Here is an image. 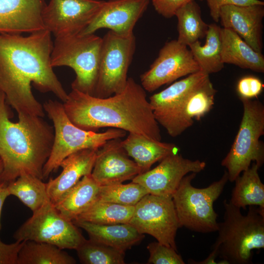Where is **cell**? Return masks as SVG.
Masks as SVG:
<instances>
[{
	"mask_svg": "<svg viewBox=\"0 0 264 264\" xmlns=\"http://www.w3.org/2000/svg\"><path fill=\"white\" fill-rule=\"evenodd\" d=\"M51 34L45 29L27 36L0 33V91L18 115H44L31 85L42 92H52L63 102L67 99L68 94L51 65Z\"/></svg>",
	"mask_w": 264,
	"mask_h": 264,
	"instance_id": "1",
	"label": "cell"
},
{
	"mask_svg": "<svg viewBox=\"0 0 264 264\" xmlns=\"http://www.w3.org/2000/svg\"><path fill=\"white\" fill-rule=\"evenodd\" d=\"M63 106L72 123L83 130L96 132L108 127L161 140L146 90L132 78H128L122 92L105 98L72 89Z\"/></svg>",
	"mask_w": 264,
	"mask_h": 264,
	"instance_id": "2",
	"label": "cell"
},
{
	"mask_svg": "<svg viewBox=\"0 0 264 264\" xmlns=\"http://www.w3.org/2000/svg\"><path fill=\"white\" fill-rule=\"evenodd\" d=\"M5 95L0 91V159L2 182L8 184L27 173L43 179L44 166L54 142V128L43 117L18 115L12 122Z\"/></svg>",
	"mask_w": 264,
	"mask_h": 264,
	"instance_id": "3",
	"label": "cell"
},
{
	"mask_svg": "<svg viewBox=\"0 0 264 264\" xmlns=\"http://www.w3.org/2000/svg\"><path fill=\"white\" fill-rule=\"evenodd\" d=\"M223 221L218 223V237L212 251L203 261L191 264H216L219 256L221 264H252V250L264 247V208L249 206L246 215L241 208L226 200Z\"/></svg>",
	"mask_w": 264,
	"mask_h": 264,
	"instance_id": "4",
	"label": "cell"
},
{
	"mask_svg": "<svg viewBox=\"0 0 264 264\" xmlns=\"http://www.w3.org/2000/svg\"><path fill=\"white\" fill-rule=\"evenodd\" d=\"M43 106L53 122L54 131L51 153L43 168V179L58 169L69 154L83 149H99L108 140L122 138L126 134V131L114 128L102 132L83 130L72 123L60 102L48 100Z\"/></svg>",
	"mask_w": 264,
	"mask_h": 264,
	"instance_id": "5",
	"label": "cell"
},
{
	"mask_svg": "<svg viewBox=\"0 0 264 264\" xmlns=\"http://www.w3.org/2000/svg\"><path fill=\"white\" fill-rule=\"evenodd\" d=\"M102 38L94 34L56 37L50 56L51 66H67L76 78L72 89L94 95L97 83Z\"/></svg>",
	"mask_w": 264,
	"mask_h": 264,
	"instance_id": "6",
	"label": "cell"
},
{
	"mask_svg": "<svg viewBox=\"0 0 264 264\" xmlns=\"http://www.w3.org/2000/svg\"><path fill=\"white\" fill-rule=\"evenodd\" d=\"M196 176V173H191L184 176L172 196L180 227L203 233L217 231L218 214L213 203L228 181L227 172L225 171L220 180L203 188L192 185Z\"/></svg>",
	"mask_w": 264,
	"mask_h": 264,
	"instance_id": "7",
	"label": "cell"
},
{
	"mask_svg": "<svg viewBox=\"0 0 264 264\" xmlns=\"http://www.w3.org/2000/svg\"><path fill=\"white\" fill-rule=\"evenodd\" d=\"M243 111L239 129L221 164L227 169L228 180L233 182L251 162L261 167L264 162V106L258 100L240 98Z\"/></svg>",
	"mask_w": 264,
	"mask_h": 264,
	"instance_id": "8",
	"label": "cell"
},
{
	"mask_svg": "<svg viewBox=\"0 0 264 264\" xmlns=\"http://www.w3.org/2000/svg\"><path fill=\"white\" fill-rule=\"evenodd\" d=\"M136 47L132 33L123 35L109 30L102 38L98 75L93 96L105 98L122 92Z\"/></svg>",
	"mask_w": 264,
	"mask_h": 264,
	"instance_id": "9",
	"label": "cell"
},
{
	"mask_svg": "<svg viewBox=\"0 0 264 264\" xmlns=\"http://www.w3.org/2000/svg\"><path fill=\"white\" fill-rule=\"evenodd\" d=\"M14 238L18 241H33L75 250L85 239L77 226L62 217L50 200L33 212Z\"/></svg>",
	"mask_w": 264,
	"mask_h": 264,
	"instance_id": "10",
	"label": "cell"
},
{
	"mask_svg": "<svg viewBox=\"0 0 264 264\" xmlns=\"http://www.w3.org/2000/svg\"><path fill=\"white\" fill-rule=\"evenodd\" d=\"M209 75L199 71L175 82L166 88L149 98L154 117L172 137L183 133L192 125L186 111L191 94Z\"/></svg>",
	"mask_w": 264,
	"mask_h": 264,
	"instance_id": "11",
	"label": "cell"
},
{
	"mask_svg": "<svg viewBox=\"0 0 264 264\" xmlns=\"http://www.w3.org/2000/svg\"><path fill=\"white\" fill-rule=\"evenodd\" d=\"M128 223L177 250L176 237L180 226L172 197L146 195L134 206Z\"/></svg>",
	"mask_w": 264,
	"mask_h": 264,
	"instance_id": "12",
	"label": "cell"
},
{
	"mask_svg": "<svg viewBox=\"0 0 264 264\" xmlns=\"http://www.w3.org/2000/svg\"><path fill=\"white\" fill-rule=\"evenodd\" d=\"M200 71L188 46L176 40L166 42L149 69L140 75L141 86L152 92L177 79Z\"/></svg>",
	"mask_w": 264,
	"mask_h": 264,
	"instance_id": "13",
	"label": "cell"
},
{
	"mask_svg": "<svg viewBox=\"0 0 264 264\" xmlns=\"http://www.w3.org/2000/svg\"><path fill=\"white\" fill-rule=\"evenodd\" d=\"M104 0H50L44 7V29L55 38L80 34L91 22Z\"/></svg>",
	"mask_w": 264,
	"mask_h": 264,
	"instance_id": "14",
	"label": "cell"
},
{
	"mask_svg": "<svg viewBox=\"0 0 264 264\" xmlns=\"http://www.w3.org/2000/svg\"><path fill=\"white\" fill-rule=\"evenodd\" d=\"M206 166L204 161L192 160L177 153L162 159L155 168L135 176L132 181L143 186L150 194L172 197L181 179L190 173H198Z\"/></svg>",
	"mask_w": 264,
	"mask_h": 264,
	"instance_id": "15",
	"label": "cell"
},
{
	"mask_svg": "<svg viewBox=\"0 0 264 264\" xmlns=\"http://www.w3.org/2000/svg\"><path fill=\"white\" fill-rule=\"evenodd\" d=\"M141 173L119 138L108 140L98 150L91 175L98 185L104 186L122 183Z\"/></svg>",
	"mask_w": 264,
	"mask_h": 264,
	"instance_id": "16",
	"label": "cell"
},
{
	"mask_svg": "<svg viewBox=\"0 0 264 264\" xmlns=\"http://www.w3.org/2000/svg\"><path fill=\"white\" fill-rule=\"evenodd\" d=\"M149 2L150 0L105 1L91 22L80 34H94L105 28L121 35H130Z\"/></svg>",
	"mask_w": 264,
	"mask_h": 264,
	"instance_id": "17",
	"label": "cell"
},
{
	"mask_svg": "<svg viewBox=\"0 0 264 264\" xmlns=\"http://www.w3.org/2000/svg\"><path fill=\"white\" fill-rule=\"evenodd\" d=\"M263 4L226 5L221 7L220 20L223 28L236 33L256 51L262 53Z\"/></svg>",
	"mask_w": 264,
	"mask_h": 264,
	"instance_id": "18",
	"label": "cell"
},
{
	"mask_svg": "<svg viewBox=\"0 0 264 264\" xmlns=\"http://www.w3.org/2000/svg\"><path fill=\"white\" fill-rule=\"evenodd\" d=\"M44 0H0V33H32L44 29Z\"/></svg>",
	"mask_w": 264,
	"mask_h": 264,
	"instance_id": "19",
	"label": "cell"
},
{
	"mask_svg": "<svg viewBox=\"0 0 264 264\" xmlns=\"http://www.w3.org/2000/svg\"><path fill=\"white\" fill-rule=\"evenodd\" d=\"M99 149H86L74 152L62 160L61 173L46 183L50 202L54 204L84 176L91 174Z\"/></svg>",
	"mask_w": 264,
	"mask_h": 264,
	"instance_id": "20",
	"label": "cell"
},
{
	"mask_svg": "<svg viewBox=\"0 0 264 264\" xmlns=\"http://www.w3.org/2000/svg\"><path fill=\"white\" fill-rule=\"evenodd\" d=\"M122 144L128 155L140 168L141 173L149 170L155 162L178 151L174 143L154 140L132 132L129 133L122 140Z\"/></svg>",
	"mask_w": 264,
	"mask_h": 264,
	"instance_id": "21",
	"label": "cell"
},
{
	"mask_svg": "<svg viewBox=\"0 0 264 264\" xmlns=\"http://www.w3.org/2000/svg\"><path fill=\"white\" fill-rule=\"evenodd\" d=\"M72 222L85 230L89 239L124 252L140 242L144 238V234L140 233L129 223L102 225L85 221Z\"/></svg>",
	"mask_w": 264,
	"mask_h": 264,
	"instance_id": "22",
	"label": "cell"
},
{
	"mask_svg": "<svg viewBox=\"0 0 264 264\" xmlns=\"http://www.w3.org/2000/svg\"><path fill=\"white\" fill-rule=\"evenodd\" d=\"M221 60L223 64L236 65L257 72H264V57L254 50L233 30L221 28Z\"/></svg>",
	"mask_w": 264,
	"mask_h": 264,
	"instance_id": "23",
	"label": "cell"
},
{
	"mask_svg": "<svg viewBox=\"0 0 264 264\" xmlns=\"http://www.w3.org/2000/svg\"><path fill=\"white\" fill-rule=\"evenodd\" d=\"M100 186L91 174L85 176L53 205L62 217L72 221L96 200Z\"/></svg>",
	"mask_w": 264,
	"mask_h": 264,
	"instance_id": "24",
	"label": "cell"
},
{
	"mask_svg": "<svg viewBox=\"0 0 264 264\" xmlns=\"http://www.w3.org/2000/svg\"><path fill=\"white\" fill-rule=\"evenodd\" d=\"M259 168L253 162L242 176L236 178L230 200L233 205L243 209L246 206L264 208V185L259 175Z\"/></svg>",
	"mask_w": 264,
	"mask_h": 264,
	"instance_id": "25",
	"label": "cell"
},
{
	"mask_svg": "<svg viewBox=\"0 0 264 264\" xmlns=\"http://www.w3.org/2000/svg\"><path fill=\"white\" fill-rule=\"evenodd\" d=\"M221 27L215 23L209 24L205 43L198 41L189 47L200 70L208 74L217 73L224 67L221 60Z\"/></svg>",
	"mask_w": 264,
	"mask_h": 264,
	"instance_id": "26",
	"label": "cell"
},
{
	"mask_svg": "<svg viewBox=\"0 0 264 264\" xmlns=\"http://www.w3.org/2000/svg\"><path fill=\"white\" fill-rule=\"evenodd\" d=\"M175 16L178 21V42L189 46L205 37L209 24L202 19L200 8L195 0L180 8Z\"/></svg>",
	"mask_w": 264,
	"mask_h": 264,
	"instance_id": "27",
	"label": "cell"
},
{
	"mask_svg": "<svg viewBox=\"0 0 264 264\" xmlns=\"http://www.w3.org/2000/svg\"><path fill=\"white\" fill-rule=\"evenodd\" d=\"M42 180L30 174L23 173L8 183L7 187L10 195L18 198L33 212L50 200L46 183Z\"/></svg>",
	"mask_w": 264,
	"mask_h": 264,
	"instance_id": "28",
	"label": "cell"
},
{
	"mask_svg": "<svg viewBox=\"0 0 264 264\" xmlns=\"http://www.w3.org/2000/svg\"><path fill=\"white\" fill-rule=\"evenodd\" d=\"M75 259L59 247L47 243L25 241L18 264H74Z\"/></svg>",
	"mask_w": 264,
	"mask_h": 264,
	"instance_id": "29",
	"label": "cell"
},
{
	"mask_svg": "<svg viewBox=\"0 0 264 264\" xmlns=\"http://www.w3.org/2000/svg\"><path fill=\"white\" fill-rule=\"evenodd\" d=\"M134 209V206L96 200L74 220L102 225L128 223Z\"/></svg>",
	"mask_w": 264,
	"mask_h": 264,
	"instance_id": "30",
	"label": "cell"
},
{
	"mask_svg": "<svg viewBox=\"0 0 264 264\" xmlns=\"http://www.w3.org/2000/svg\"><path fill=\"white\" fill-rule=\"evenodd\" d=\"M84 264H124L125 252L93 240L85 239L75 249Z\"/></svg>",
	"mask_w": 264,
	"mask_h": 264,
	"instance_id": "31",
	"label": "cell"
},
{
	"mask_svg": "<svg viewBox=\"0 0 264 264\" xmlns=\"http://www.w3.org/2000/svg\"><path fill=\"white\" fill-rule=\"evenodd\" d=\"M147 194L148 191L143 186L132 181L126 184L100 186L96 200L135 206Z\"/></svg>",
	"mask_w": 264,
	"mask_h": 264,
	"instance_id": "32",
	"label": "cell"
},
{
	"mask_svg": "<svg viewBox=\"0 0 264 264\" xmlns=\"http://www.w3.org/2000/svg\"><path fill=\"white\" fill-rule=\"evenodd\" d=\"M150 257L149 264H184L177 251L158 242L150 243L147 246Z\"/></svg>",
	"mask_w": 264,
	"mask_h": 264,
	"instance_id": "33",
	"label": "cell"
},
{
	"mask_svg": "<svg viewBox=\"0 0 264 264\" xmlns=\"http://www.w3.org/2000/svg\"><path fill=\"white\" fill-rule=\"evenodd\" d=\"M263 84L258 78L247 76L242 78L238 82L237 90L240 98L252 99L257 97L262 91Z\"/></svg>",
	"mask_w": 264,
	"mask_h": 264,
	"instance_id": "34",
	"label": "cell"
},
{
	"mask_svg": "<svg viewBox=\"0 0 264 264\" xmlns=\"http://www.w3.org/2000/svg\"><path fill=\"white\" fill-rule=\"evenodd\" d=\"M209 8L210 16L215 22L220 20V11L221 7L226 5L247 6L253 4H263L260 0H206Z\"/></svg>",
	"mask_w": 264,
	"mask_h": 264,
	"instance_id": "35",
	"label": "cell"
},
{
	"mask_svg": "<svg viewBox=\"0 0 264 264\" xmlns=\"http://www.w3.org/2000/svg\"><path fill=\"white\" fill-rule=\"evenodd\" d=\"M193 0H152L155 10L165 18H171L182 6Z\"/></svg>",
	"mask_w": 264,
	"mask_h": 264,
	"instance_id": "36",
	"label": "cell"
},
{
	"mask_svg": "<svg viewBox=\"0 0 264 264\" xmlns=\"http://www.w3.org/2000/svg\"><path fill=\"white\" fill-rule=\"evenodd\" d=\"M25 241L6 244L0 240V264H18L19 254Z\"/></svg>",
	"mask_w": 264,
	"mask_h": 264,
	"instance_id": "37",
	"label": "cell"
},
{
	"mask_svg": "<svg viewBox=\"0 0 264 264\" xmlns=\"http://www.w3.org/2000/svg\"><path fill=\"white\" fill-rule=\"evenodd\" d=\"M7 184L3 182L0 183V230L1 228L0 224V216L2 208L6 198L10 196L7 189Z\"/></svg>",
	"mask_w": 264,
	"mask_h": 264,
	"instance_id": "38",
	"label": "cell"
},
{
	"mask_svg": "<svg viewBox=\"0 0 264 264\" xmlns=\"http://www.w3.org/2000/svg\"><path fill=\"white\" fill-rule=\"evenodd\" d=\"M3 172V164L1 160L0 159V183L2 182V174Z\"/></svg>",
	"mask_w": 264,
	"mask_h": 264,
	"instance_id": "39",
	"label": "cell"
},
{
	"mask_svg": "<svg viewBox=\"0 0 264 264\" xmlns=\"http://www.w3.org/2000/svg\"></svg>",
	"mask_w": 264,
	"mask_h": 264,
	"instance_id": "40",
	"label": "cell"
}]
</instances>
